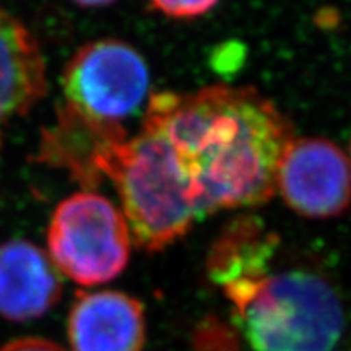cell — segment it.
Returning <instances> with one entry per match:
<instances>
[{
    "mask_svg": "<svg viewBox=\"0 0 351 351\" xmlns=\"http://www.w3.org/2000/svg\"><path fill=\"white\" fill-rule=\"evenodd\" d=\"M0 351H65L62 346L43 339H21L10 341Z\"/></svg>",
    "mask_w": 351,
    "mask_h": 351,
    "instance_id": "13",
    "label": "cell"
},
{
    "mask_svg": "<svg viewBox=\"0 0 351 351\" xmlns=\"http://www.w3.org/2000/svg\"><path fill=\"white\" fill-rule=\"evenodd\" d=\"M125 140L122 125L88 119L65 104L56 125L44 130L38 156L41 163L69 171L83 187L91 189L103 181L109 158Z\"/></svg>",
    "mask_w": 351,
    "mask_h": 351,
    "instance_id": "7",
    "label": "cell"
},
{
    "mask_svg": "<svg viewBox=\"0 0 351 351\" xmlns=\"http://www.w3.org/2000/svg\"><path fill=\"white\" fill-rule=\"evenodd\" d=\"M104 178L116 184L130 236L145 251H163L202 219L169 142L145 122L137 137L117 145Z\"/></svg>",
    "mask_w": 351,
    "mask_h": 351,
    "instance_id": "3",
    "label": "cell"
},
{
    "mask_svg": "<svg viewBox=\"0 0 351 351\" xmlns=\"http://www.w3.org/2000/svg\"><path fill=\"white\" fill-rule=\"evenodd\" d=\"M143 122L169 142L191 182L200 218L269 200L293 140L287 117L251 88L215 85L189 95L161 91L148 101Z\"/></svg>",
    "mask_w": 351,
    "mask_h": 351,
    "instance_id": "1",
    "label": "cell"
},
{
    "mask_svg": "<svg viewBox=\"0 0 351 351\" xmlns=\"http://www.w3.org/2000/svg\"><path fill=\"white\" fill-rule=\"evenodd\" d=\"M276 191L301 217H340L351 205V160L330 140L293 138L280 161Z\"/></svg>",
    "mask_w": 351,
    "mask_h": 351,
    "instance_id": "6",
    "label": "cell"
},
{
    "mask_svg": "<svg viewBox=\"0 0 351 351\" xmlns=\"http://www.w3.org/2000/svg\"><path fill=\"white\" fill-rule=\"evenodd\" d=\"M65 104L103 124L121 125L142 108L150 72L137 49L119 39L88 43L69 60L62 77Z\"/></svg>",
    "mask_w": 351,
    "mask_h": 351,
    "instance_id": "5",
    "label": "cell"
},
{
    "mask_svg": "<svg viewBox=\"0 0 351 351\" xmlns=\"http://www.w3.org/2000/svg\"><path fill=\"white\" fill-rule=\"evenodd\" d=\"M152 5L166 16L179 20H191L205 15L219 0H150Z\"/></svg>",
    "mask_w": 351,
    "mask_h": 351,
    "instance_id": "12",
    "label": "cell"
},
{
    "mask_svg": "<svg viewBox=\"0 0 351 351\" xmlns=\"http://www.w3.org/2000/svg\"><path fill=\"white\" fill-rule=\"evenodd\" d=\"M60 280L49 258L28 241L0 247V314L29 320L46 314L59 301Z\"/></svg>",
    "mask_w": 351,
    "mask_h": 351,
    "instance_id": "9",
    "label": "cell"
},
{
    "mask_svg": "<svg viewBox=\"0 0 351 351\" xmlns=\"http://www.w3.org/2000/svg\"><path fill=\"white\" fill-rule=\"evenodd\" d=\"M252 351H333L343 307L322 275L287 270L223 285Z\"/></svg>",
    "mask_w": 351,
    "mask_h": 351,
    "instance_id": "2",
    "label": "cell"
},
{
    "mask_svg": "<svg viewBox=\"0 0 351 351\" xmlns=\"http://www.w3.org/2000/svg\"><path fill=\"white\" fill-rule=\"evenodd\" d=\"M130 231L124 215L106 197L80 192L52 215V261L73 282L95 287L121 275L130 257Z\"/></svg>",
    "mask_w": 351,
    "mask_h": 351,
    "instance_id": "4",
    "label": "cell"
},
{
    "mask_svg": "<svg viewBox=\"0 0 351 351\" xmlns=\"http://www.w3.org/2000/svg\"><path fill=\"white\" fill-rule=\"evenodd\" d=\"M46 91L39 47L21 21L0 7V143L3 127L21 116Z\"/></svg>",
    "mask_w": 351,
    "mask_h": 351,
    "instance_id": "10",
    "label": "cell"
},
{
    "mask_svg": "<svg viewBox=\"0 0 351 351\" xmlns=\"http://www.w3.org/2000/svg\"><path fill=\"white\" fill-rule=\"evenodd\" d=\"M350 148H351V147H350Z\"/></svg>",
    "mask_w": 351,
    "mask_h": 351,
    "instance_id": "15",
    "label": "cell"
},
{
    "mask_svg": "<svg viewBox=\"0 0 351 351\" xmlns=\"http://www.w3.org/2000/svg\"><path fill=\"white\" fill-rule=\"evenodd\" d=\"M73 2L83 7H104V5H109V3L116 2V0H73Z\"/></svg>",
    "mask_w": 351,
    "mask_h": 351,
    "instance_id": "14",
    "label": "cell"
},
{
    "mask_svg": "<svg viewBox=\"0 0 351 351\" xmlns=\"http://www.w3.org/2000/svg\"><path fill=\"white\" fill-rule=\"evenodd\" d=\"M278 239L263 228L261 219H234L218 236L208 254V275L219 287L239 278H252L269 271Z\"/></svg>",
    "mask_w": 351,
    "mask_h": 351,
    "instance_id": "11",
    "label": "cell"
},
{
    "mask_svg": "<svg viewBox=\"0 0 351 351\" xmlns=\"http://www.w3.org/2000/svg\"><path fill=\"white\" fill-rule=\"evenodd\" d=\"M145 332L142 302L121 291L82 293L70 311L73 351H142Z\"/></svg>",
    "mask_w": 351,
    "mask_h": 351,
    "instance_id": "8",
    "label": "cell"
}]
</instances>
